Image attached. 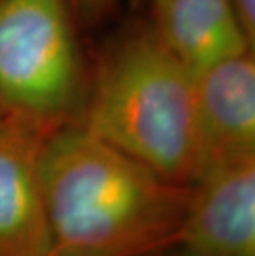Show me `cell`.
Masks as SVG:
<instances>
[{
  "instance_id": "cell-1",
  "label": "cell",
  "mask_w": 255,
  "mask_h": 256,
  "mask_svg": "<svg viewBox=\"0 0 255 256\" xmlns=\"http://www.w3.org/2000/svg\"><path fill=\"white\" fill-rule=\"evenodd\" d=\"M40 176L48 256H154L177 244L192 185L159 176L78 122L47 138Z\"/></svg>"
},
{
  "instance_id": "cell-2",
  "label": "cell",
  "mask_w": 255,
  "mask_h": 256,
  "mask_svg": "<svg viewBox=\"0 0 255 256\" xmlns=\"http://www.w3.org/2000/svg\"><path fill=\"white\" fill-rule=\"evenodd\" d=\"M78 124L172 182L197 180L196 74L151 26L131 32L106 52L88 83Z\"/></svg>"
},
{
  "instance_id": "cell-3",
  "label": "cell",
  "mask_w": 255,
  "mask_h": 256,
  "mask_svg": "<svg viewBox=\"0 0 255 256\" xmlns=\"http://www.w3.org/2000/svg\"><path fill=\"white\" fill-rule=\"evenodd\" d=\"M88 83L70 0H0V119L52 134L80 121Z\"/></svg>"
},
{
  "instance_id": "cell-4",
  "label": "cell",
  "mask_w": 255,
  "mask_h": 256,
  "mask_svg": "<svg viewBox=\"0 0 255 256\" xmlns=\"http://www.w3.org/2000/svg\"><path fill=\"white\" fill-rule=\"evenodd\" d=\"M176 246L186 256H255V154L197 177Z\"/></svg>"
},
{
  "instance_id": "cell-5",
  "label": "cell",
  "mask_w": 255,
  "mask_h": 256,
  "mask_svg": "<svg viewBox=\"0 0 255 256\" xmlns=\"http://www.w3.org/2000/svg\"><path fill=\"white\" fill-rule=\"evenodd\" d=\"M48 136L34 124L0 119V256H48L52 252L40 176Z\"/></svg>"
},
{
  "instance_id": "cell-6",
  "label": "cell",
  "mask_w": 255,
  "mask_h": 256,
  "mask_svg": "<svg viewBox=\"0 0 255 256\" xmlns=\"http://www.w3.org/2000/svg\"><path fill=\"white\" fill-rule=\"evenodd\" d=\"M196 116L200 174L222 162L255 154L253 50L225 58L196 74Z\"/></svg>"
},
{
  "instance_id": "cell-7",
  "label": "cell",
  "mask_w": 255,
  "mask_h": 256,
  "mask_svg": "<svg viewBox=\"0 0 255 256\" xmlns=\"http://www.w3.org/2000/svg\"><path fill=\"white\" fill-rule=\"evenodd\" d=\"M151 28L194 74L253 50L229 0H157Z\"/></svg>"
},
{
  "instance_id": "cell-8",
  "label": "cell",
  "mask_w": 255,
  "mask_h": 256,
  "mask_svg": "<svg viewBox=\"0 0 255 256\" xmlns=\"http://www.w3.org/2000/svg\"><path fill=\"white\" fill-rule=\"evenodd\" d=\"M118 0H70L77 24L95 26L113 14Z\"/></svg>"
},
{
  "instance_id": "cell-9",
  "label": "cell",
  "mask_w": 255,
  "mask_h": 256,
  "mask_svg": "<svg viewBox=\"0 0 255 256\" xmlns=\"http://www.w3.org/2000/svg\"><path fill=\"white\" fill-rule=\"evenodd\" d=\"M248 42L255 45V0H229Z\"/></svg>"
},
{
  "instance_id": "cell-10",
  "label": "cell",
  "mask_w": 255,
  "mask_h": 256,
  "mask_svg": "<svg viewBox=\"0 0 255 256\" xmlns=\"http://www.w3.org/2000/svg\"><path fill=\"white\" fill-rule=\"evenodd\" d=\"M164 256H186V254H184V253L181 252V250H179V252H177L176 254H164Z\"/></svg>"
},
{
  "instance_id": "cell-11",
  "label": "cell",
  "mask_w": 255,
  "mask_h": 256,
  "mask_svg": "<svg viewBox=\"0 0 255 256\" xmlns=\"http://www.w3.org/2000/svg\"><path fill=\"white\" fill-rule=\"evenodd\" d=\"M146 2H149V4H154V2H157V0H146Z\"/></svg>"
}]
</instances>
